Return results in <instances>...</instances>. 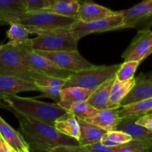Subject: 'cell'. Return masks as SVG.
Wrapping results in <instances>:
<instances>
[{
	"instance_id": "obj_33",
	"label": "cell",
	"mask_w": 152,
	"mask_h": 152,
	"mask_svg": "<svg viewBox=\"0 0 152 152\" xmlns=\"http://www.w3.org/2000/svg\"><path fill=\"white\" fill-rule=\"evenodd\" d=\"M51 152H91L83 145H65L56 147Z\"/></svg>"
},
{
	"instance_id": "obj_37",
	"label": "cell",
	"mask_w": 152,
	"mask_h": 152,
	"mask_svg": "<svg viewBox=\"0 0 152 152\" xmlns=\"http://www.w3.org/2000/svg\"><path fill=\"white\" fill-rule=\"evenodd\" d=\"M142 75H143V77L145 79L152 81V71L147 73V74H142Z\"/></svg>"
},
{
	"instance_id": "obj_36",
	"label": "cell",
	"mask_w": 152,
	"mask_h": 152,
	"mask_svg": "<svg viewBox=\"0 0 152 152\" xmlns=\"http://www.w3.org/2000/svg\"><path fill=\"white\" fill-rule=\"evenodd\" d=\"M43 1H44L45 4L46 5V9H48L49 7H51V5L53 4V2H54L56 0H43Z\"/></svg>"
},
{
	"instance_id": "obj_40",
	"label": "cell",
	"mask_w": 152,
	"mask_h": 152,
	"mask_svg": "<svg viewBox=\"0 0 152 152\" xmlns=\"http://www.w3.org/2000/svg\"><path fill=\"white\" fill-rule=\"evenodd\" d=\"M22 152H31L29 151V149H25V150H24L23 151H22Z\"/></svg>"
},
{
	"instance_id": "obj_19",
	"label": "cell",
	"mask_w": 152,
	"mask_h": 152,
	"mask_svg": "<svg viewBox=\"0 0 152 152\" xmlns=\"http://www.w3.org/2000/svg\"><path fill=\"white\" fill-rule=\"evenodd\" d=\"M140 117H128L121 118L116 130L121 131L130 135L133 140H152V132L137 124Z\"/></svg>"
},
{
	"instance_id": "obj_8",
	"label": "cell",
	"mask_w": 152,
	"mask_h": 152,
	"mask_svg": "<svg viewBox=\"0 0 152 152\" xmlns=\"http://www.w3.org/2000/svg\"><path fill=\"white\" fill-rule=\"evenodd\" d=\"M123 16L120 10V13L115 16L93 22H83L77 20L71 25L70 31L77 39L80 40L91 34L123 29Z\"/></svg>"
},
{
	"instance_id": "obj_10",
	"label": "cell",
	"mask_w": 152,
	"mask_h": 152,
	"mask_svg": "<svg viewBox=\"0 0 152 152\" xmlns=\"http://www.w3.org/2000/svg\"><path fill=\"white\" fill-rule=\"evenodd\" d=\"M40 56L47 58L65 71L77 73L94 66L93 63L85 59L79 51H39L34 50Z\"/></svg>"
},
{
	"instance_id": "obj_25",
	"label": "cell",
	"mask_w": 152,
	"mask_h": 152,
	"mask_svg": "<svg viewBox=\"0 0 152 152\" xmlns=\"http://www.w3.org/2000/svg\"><path fill=\"white\" fill-rule=\"evenodd\" d=\"M80 2L77 0H56L46 11L66 17L77 19Z\"/></svg>"
},
{
	"instance_id": "obj_31",
	"label": "cell",
	"mask_w": 152,
	"mask_h": 152,
	"mask_svg": "<svg viewBox=\"0 0 152 152\" xmlns=\"http://www.w3.org/2000/svg\"><path fill=\"white\" fill-rule=\"evenodd\" d=\"M27 12L23 0H0V17L11 13Z\"/></svg>"
},
{
	"instance_id": "obj_34",
	"label": "cell",
	"mask_w": 152,
	"mask_h": 152,
	"mask_svg": "<svg viewBox=\"0 0 152 152\" xmlns=\"http://www.w3.org/2000/svg\"><path fill=\"white\" fill-rule=\"evenodd\" d=\"M136 123L152 132V114H146L140 116L136 120Z\"/></svg>"
},
{
	"instance_id": "obj_39",
	"label": "cell",
	"mask_w": 152,
	"mask_h": 152,
	"mask_svg": "<svg viewBox=\"0 0 152 152\" xmlns=\"http://www.w3.org/2000/svg\"><path fill=\"white\" fill-rule=\"evenodd\" d=\"M152 148H150V149L148 150H144V151H131V152H151Z\"/></svg>"
},
{
	"instance_id": "obj_27",
	"label": "cell",
	"mask_w": 152,
	"mask_h": 152,
	"mask_svg": "<svg viewBox=\"0 0 152 152\" xmlns=\"http://www.w3.org/2000/svg\"><path fill=\"white\" fill-rule=\"evenodd\" d=\"M7 37L8 38L10 45H21L29 41V31L21 25L17 24L10 25V28L6 32Z\"/></svg>"
},
{
	"instance_id": "obj_29",
	"label": "cell",
	"mask_w": 152,
	"mask_h": 152,
	"mask_svg": "<svg viewBox=\"0 0 152 152\" xmlns=\"http://www.w3.org/2000/svg\"><path fill=\"white\" fill-rule=\"evenodd\" d=\"M69 112L77 119L88 120L94 117L97 114L98 110L91 106L87 101H83L73 104L70 108Z\"/></svg>"
},
{
	"instance_id": "obj_20",
	"label": "cell",
	"mask_w": 152,
	"mask_h": 152,
	"mask_svg": "<svg viewBox=\"0 0 152 152\" xmlns=\"http://www.w3.org/2000/svg\"><path fill=\"white\" fill-rule=\"evenodd\" d=\"M0 135L10 145L15 152H22L28 149L25 139L19 132L12 128L0 116Z\"/></svg>"
},
{
	"instance_id": "obj_28",
	"label": "cell",
	"mask_w": 152,
	"mask_h": 152,
	"mask_svg": "<svg viewBox=\"0 0 152 152\" xmlns=\"http://www.w3.org/2000/svg\"><path fill=\"white\" fill-rule=\"evenodd\" d=\"M132 137L121 131H111L103 135L100 143L105 146H117L122 144L127 143L132 140Z\"/></svg>"
},
{
	"instance_id": "obj_1",
	"label": "cell",
	"mask_w": 152,
	"mask_h": 152,
	"mask_svg": "<svg viewBox=\"0 0 152 152\" xmlns=\"http://www.w3.org/2000/svg\"><path fill=\"white\" fill-rule=\"evenodd\" d=\"M19 123V133L32 152H51L56 147L80 145L78 140L58 132L54 126L32 117L8 110Z\"/></svg>"
},
{
	"instance_id": "obj_41",
	"label": "cell",
	"mask_w": 152,
	"mask_h": 152,
	"mask_svg": "<svg viewBox=\"0 0 152 152\" xmlns=\"http://www.w3.org/2000/svg\"><path fill=\"white\" fill-rule=\"evenodd\" d=\"M148 114H152V110H151V111H150Z\"/></svg>"
},
{
	"instance_id": "obj_15",
	"label": "cell",
	"mask_w": 152,
	"mask_h": 152,
	"mask_svg": "<svg viewBox=\"0 0 152 152\" xmlns=\"http://www.w3.org/2000/svg\"><path fill=\"white\" fill-rule=\"evenodd\" d=\"M66 80L55 78L46 75H42L34 80L39 91L42 95L39 97H48L53 99L57 103L60 100V92Z\"/></svg>"
},
{
	"instance_id": "obj_13",
	"label": "cell",
	"mask_w": 152,
	"mask_h": 152,
	"mask_svg": "<svg viewBox=\"0 0 152 152\" xmlns=\"http://www.w3.org/2000/svg\"><path fill=\"white\" fill-rule=\"evenodd\" d=\"M120 11H114L104 6L94 2L85 1L80 3L77 19L83 22H90L115 16Z\"/></svg>"
},
{
	"instance_id": "obj_24",
	"label": "cell",
	"mask_w": 152,
	"mask_h": 152,
	"mask_svg": "<svg viewBox=\"0 0 152 152\" xmlns=\"http://www.w3.org/2000/svg\"><path fill=\"white\" fill-rule=\"evenodd\" d=\"M53 126L60 133L79 141L80 135V126L77 119L69 111L57 119Z\"/></svg>"
},
{
	"instance_id": "obj_43",
	"label": "cell",
	"mask_w": 152,
	"mask_h": 152,
	"mask_svg": "<svg viewBox=\"0 0 152 152\" xmlns=\"http://www.w3.org/2000/svg\"><path fill=\"white\" fill-rule=\"evenodd\" d=\"M151 152H152V150H151Z\"/></svg>"
},
{
	"instance_id": "obj_9",
	"label": "cell",
	"mask_w": 152,
	"mask_h": 152,
	"mask_svg": "<svg viewBox=\"0 0 152 152\" xmlns=\"http://www.w3.org/2000/svg\"><path fill=\"white\" fill-rule=\"evenodd\" d=\"M123 16V29H150L152 26V0H142L126 10H121Z\"/></svg>"
},
{
	"instance_id": "obj_30",
	"label": "cell",
	"mask_w": 152,
	"mask_h": 152,
	"mask_svg": "<svg viewBox=\"0 0 152 152\" xmlns=\"http://www.w3.org/2000/svg\"><path fill=\"white\" fill-rule=\"evenodd\" d=\"M140 64L139 62L129 61L121 64V66L116 73V79L119 81H126L132 78H134V74Z\"/></svg>"
},
{
	"instance_id": "obj_2",
	"label": "cell",
	"mask_w": 152,
	"mask_h": 152,
	"mask_svg": "<svg viewBox=\"0 0 152 152\" xmlns=\"http://www.w3.org/2000/svg\"><path fill=\"white\" fill-rule=\"evenodd\" d=\"M77 20L76 18L62 16L46 10L11 13L0 17L1 24H17L26 28L31 34L37 35L62 28H69Z\"/></svg>"
},
{
	"instance_id": "obj_21",
	"label": "cell",
	"mask_w": 152,
	"mask_h": 152,
	"mask_svg": "<svg viewBox=\"0 0 152 152\" xmlns=\"http://www.w3.org/2000/svg\"><path fill=\"white\" fill-rule=\"evenodd\" d=\"M80 126V135L79 142L80 145L86 146L100 142L106 132L86 120L77 119Z\"/></svg>"
},
{
	"instance_id": "obj_35",
	"label": "cell",
	"mask_w": 152,
	"mask_h": 152,
	"mask_svg": "<svg viewBox=\"0 0 152 152\" xmlns=\"http://www.w3.org/2000/svg\"><path fill=\"white\" fill-rule=\"evenodd\" d=\"M0 152H15L1 135H0Z\"/></svg>"
},
{
	"instance_id": "obj_32",
	"label": "cell",
	"mask_w": 152,
	"mask_h": 152,
	"mask_svg": "<svg viewBox=\"0 0 152 152\" xmlns=\"http://www.w3.org/2000/svg\"><path fill=\"white\" fill-rule=\"evenodd\" d=\"M26 6L27 11H39L46 9V5L43 0H23Z\"/></svg>"
},
{
	"instance_id": "obj_22",
	"label": "cell",
	"mask_w": 152,
	"mask_h": 152,
	"mask_svg": "<svg viewBox=\"0 0 152 152\" xmlns=\"http://www.w3.org/2000/svg\"><path fill=\"white\" fill-rule=\"evenodd\" d=\"M135 83V77L123 82L119 81L116 79L111 88L109 100L107 104L106 108H120V103L134 86Z\"/></svg>"
},
{
	"instance_id": "obj_11",
	"label": "cell",
	"mask_w": 152,
	"mask_h": 152,
	"mask_svg": "<svg viewBox=\"0 0 152 152\" xmlns=\"http://www.w3.org/2000/svg\"><path fill=\"white\" fill-rule=\"evenodd\" d=\"M152 46V31L140 30L122 54L124 62L135 61L141 62L145 59L147 53Z\"/></svg>"
},
{
	"instance_id": "obj_42",
	"label": "cell",
	"mask_w": 152,
	"mask_h": 152,
	"mask_svg": "<svg viewBox=\"0 0 152 152\" xmlns=\"http://www.w3.org/2000/svg\"><path fill=\"white\" fill-rule=\"evenodd\" d=\"M77 1H80V3H81V2H82V0H77Z\"/></svg>"
},
{
	"instance_id": "obj_6",
	"label": "cell",
	"mask_w": 152,
	"mask_h": 152,
	"mask_svg": "<svg viewBox=\"0 0 152 152\" xmlns=\"http://www.w3.org/2000/svg\"><path fill=\"white\" fill-rule=\"evenodd\" d=\"M121 64L112 65H94L88 69L74 73L65 81L62 88L80 87L89 90H95L102 83L115 77Z\"/></svg>"
},
{
	"instance_id": "obj_26",
	"label": "cell",
	"mask_w": 152,
	"mask_h": 152,
	"mask_svg": "<svg viewBox=\"0 0 152 152\" xmlns=\"http://www.w3.org/2000/svg\"><path fill=\"white\" fill-rule=\"evenodd\" d=\"M152 110V98L139 101L121 108L119 111L120 118L128 117H140Z\"/></svg>"
},
{
	"instance_id": "obj_16",
	"label": "cell",
	"mask_w": 152,
	"mask_h": 152,
	"mask_svg": "<svg viewBox=\"0 0 152 152\" xmlns=\"http://www.w3.org/2000/svg\"><path fill=\"white\" fill-rule=\"evenodd\" d=\"M87 149L91 152H131L144 151L152 148V140H132L127 143L117 146H105L100 142L86 145Z\"/></svg>"
},
{
	"instance_id": "obj_7",
	"label": "cell",
	"mask_w": 152,
	"mask_h": 152,
	"mask_svg": "<svg viewBox=\"0 0 152 152\" xmlns=\"http://www.w3.org/2000/svg\"><path fill=\"white\" fill-rule=\"evenodd\" d=\"M22 57L25 65L43 75L67 80L74 74L62 69L54 62L36 53L32 48L31 40L22 51Z\"/></svg>"
},
{
	"instance_id": "obj_14",
	"label": "cell",
	"mask_w": 152,
	"mask_h": 152,
	"mask_svg": "<svg viewBox=\"0 0 152 152\" xmlns=\"http://www.w3.org/2000/svg\"><path fill=\"white\" fill-rule=\"evenodd\" d=\"M136 83L120 103V108L139 101L152 98V81L143 77L142 73L135 78Z\"/></svg>"
},
{
	"instance_id": "obj_18",
	"label": "cell",
	"mask_w": 152,
	"mask_h": 152,
	"mask_svg": "<svg viewBox=\"0 0 152 152\" xmlns=\"http://www.w3.org/2000/svg\"><path fill=\"white\" fill-rule=\"evenodd\" d=\"M94 91L80 87H68L62 88L60 92V100L57 105L63 109L69 111L74 103L86 101Z\"/></svg>"
},
{
	"instance_id": "obj_4",
	"label": "cell",
	"mask_w": 152,
	"mask_h": 152,
	"mask_svg": "<svg viewBox=\"0 0 152 152\" xmlns=\"http://www.w3.org/2000/svg\"><path fill=\"white\" fill-rule=\"evenodd\" d=\"M30 40L21 45H13L8 42L0 45V74L19 77L31 83L43 75L25 65L23 61L22 51Z\"/></svg>"
},
{
	"instance_id": "obj_3",
	"label": "cell",
	"mask_w": 152,
	"mask_h": 152,
	"mask_svg": "<svg viewBox=\"0 0 152 152\" xmlns=\"http://www.w3.org/2000/svg\"><path fill=\"white\" fill-rule=\"evenodd\" d=\"M0 108L13 110L53 126L57 119L68 112L56 103H48L17 95L0 97Z\"/></svg>"
},
{
	"instance_id": "obj_12",
	"label": "cell",
	"mask_w": 152,
	"mask_h": 152,
	"mask_svg": "<svg viewBox=\"0 0 152 152\" xmlns=\"http://www.w3.org/2000/svg\"><path fill=\"white\" fill-rule=\"evenodd\" d=\"M26 91H39L35 83L16 77L0 74V97L16 95Z\"/></svg>"
},
{
	"instance_id": "obj_5",
	"label": "cell",
	"mask_w": 152,
	"mask_h": 152,
	"mask_svg": "<svg viewBox=\"0 0 152 152\" xmlns=\"http://www.w3.org/2000/svg\"><path fill=\"white\" fill-rule=\"evenodd\" d=\"M78 42L70 28L43 33L31 39L33 50L39 51H77Z\"/></svg>"
},
{
	"instance_id": "obj_23",
	"label": "cell",
	"mask_w": 152,
	"mask_h": 152,
	"mask_svg": "<svg viewBox=\"0 0 152 152\" xmlns=\"http://www.w3.org/2000/svg\"><path fill=\"white\" fill-rule=\"evenodd\" d=\"M115 80L116 77H114L102 83L97 88L94 90L86 101L98 111L106 108L107 104L109 100L111 88Z\"/></svg>"
},
{
	"instance_id": "obj_17",
	"label": "cell",
	"mask_w": 152,
	"mask_h": 152,
	"mask_svg": "<svg viewBox=\"0 0 152 152\" xmlns=\"http://www.w3.org/2000/svg\"><path fill=\"white\" fill-rule=\"evenodd\" d=\"M120 109V108H113L99 110L94 117L86 121L98 126L106 132L115 131L121 120L119 116Z\"/></svg>"
},
{
	"instance_id": "obj_38",
	"label": "cell",
	"mask_w": 152,
	"mask_h": 152,
	"mask_svg": "<svg viewBox=\"0 0 152 152\" xmlns=\"http://www.w3.org/2000/svg\"><path fill=\"white\" fill-rule=\"evenodd\" d=\"M152 53V46L151 47V48L149 49V50H148V53H147V54H146V56H145V59H146L147 57H148V56H149V55H151Z\"/></svg>"
}]
</instances>
